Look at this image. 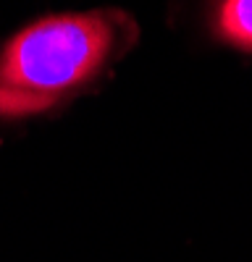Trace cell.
I'll return each mask as SVG.
<instances>
[{"instance_id": "1", "label": "cell", "mask_w": 252, "mask_h": 262, "mask_svg": "<svg viewBox=\"0 0 252 262\" xmlns=\"http://www.w3.org/2000/svg\"><path fill=\"white\" fill-rule=\"evenodd\" d=\"M139 29L116 8L32 21L0 48V123L42 116L84 92L134 48Z\"/></svg>"}, {"instance_id": "2", "label": "cell", "mask_w": 252, "mask_h": 262, "mask_svg": "<svg viewBox=\"0 0 252 262\" xmlns=\"http://www.w3.org/2000/svg\"><path fill=\"white\" fill-rule=\"evenodd\" d=\"M216 32L231 45L252 50V0H221L216 8Z\"/></svg>"}]
</instances>
